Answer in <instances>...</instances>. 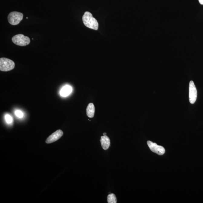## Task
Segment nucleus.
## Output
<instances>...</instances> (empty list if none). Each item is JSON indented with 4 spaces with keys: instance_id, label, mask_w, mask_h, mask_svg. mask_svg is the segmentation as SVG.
<instances>
[{
    "instance_id": "obj_1",
    "label": "nucleus",
    "mask_w": 203,
    "mask_h": 203,
    "mask_svg": "<svg viewBox=\"0 0 203 203\" xmlns=\"http://www.w3.org/2000/svg\"><path fill=\"white\" fill-rule=\"evenodd\" d=\"M83 24L86 27L94 30H97L98 29V23L90 12H85L83 17Z\"/></svg>"
},
{
    "instance_id": "obj_2",
    "label": "nucleus",
    "mask_w": 203,
    "mask_h": 203,
    "mask_svg": "<svg viewBox=\"0 0 203 203\" xmlns=\"http://www.w3.org/2000/svg\"><path fill=\"white\" fill-rule=\"evenodd\" d=\"M15 67V63L9 59L2 58L0 59V70L8 72L12 70Z\"/></svg>"
},
{
    "instance_id": "obj_3",
    "label": "nucleus",
    "mask_w": 203,
    "mask_h": 203,
    "mask_svg": "<svg viewBox=\"0 0 203 203\" xmlns=\"http://www.w3.org/2000/svg\"><path fill=\"white\" fill-rule=\"evenodd\" d=\"M12 40L15 44L20 46H26L30 42V40L28 37L21 34L14 36Z\"/></svg>"
},
{
    "instance_id": "obj_4",
    "label": "nucleus",
    "mask_w": 203,
    "mask_h": 203,
    "mask_svg": "<svg viewBox=\"0 0 203 203\" xmlns=\"http://www.w3.org/2000/svg\"><path fill=\"white\" fill-rule=\"evenodd\" d=\"M23 18V14L16 11L11 12L8 17V22L13 25H16L19 24Z\"/></svg>"
},
{
    "instance_id": "obj_5",
    "label": "nucleus",
    "mask_w": 203,
    "mask_h": 203,
    "mask_svg": "<svg viewBox=\"0 0 203 203\" xmlns=\"http://www.w3.org/2000/svg\"><path fill=\"white\" fill-rule=\"evenodd\" d=\"M147 144L150 149L153 152L159 155H162L165 153V150L163 147L158 145L156 143L150 141H148Z\"/></svg>"
},
{
    "instance_id": "obj_6",
    "label": "nucleus",
    "mask_w": 203,
    "mask_h": 203,
    "mask_svg": "<svg viewBox=\"0 0 203 203\" xmlns=\"http://www.w3.org/2000/svg\"><path fill=\"white\" fill-rule=\"evenodd\" d=\"M197 97V91L193 81H191L189 83V101L191 104H194L196 102Z\"/></svg>"
},
{
    "instance_id": "obj_7",
    "label": "nucleus",
    "mask_w": 203,
    "mask_h": 203,
    "mask_svg": "<svg viewBox=\"0 0 203 203\" xmlns=\"http://www.w3.org/2000/svg\"><path fill=\"white\" fill-rule=\"evenodd\" d=\"M63 135V131L62 130H57L47 138L46 141V143L49 144L55 142L61 138Z\"/></svg>"
},
{
    "instance_id": "obj_8",
    "label": "nucleus",
    "mask_w": 203,
    "mask_h": 203,
    "mask_svg": "<svg viewBox=\"0 0 203 203\" xmlns=\"http://www.w3.org/2000/svg\"><path fill=\"white\" fill-rule=\"evenodd\" d=\"M100 142H101L102 148L104 150H107L110 146V141L109 138L107 136H101Z\"/></svg>"
},
{
    "instance_id": "obj_9",
    "label": "nucleus",
    "mask_w": 203,
    "mask_h": 203,
    "mask_svg": "<svg viewBox=\"0 0 203 203\" xmlns=\"http://www.w3.org/2000/svg\"><path fill=\"white\" fill-rule=\"evenodd\" d=\"M87 114L90 118H93L94 117L95 113V107L93 103H90L88 105L86 109Z\"/></svg>"
},
{
    "instance_id": "obj_10",
    "label": "nucleus",
    "mask_w": 203,
    "mask_h": 203,
    "mask_svg": "<svg viewBox=\"0 0 203 203\" xmlns=\"http://www.w3.org/2000/svg\"><path fill=\"white\" fill-rule=\"evenodd\" d=\"M72 91V88L69 86L64 87L60 91V95L63 97H67L71 93Z\"/></svg>"
},
{
    "instance_id": "obj_11",
    "label": "nucleus",
    "mask_w": 203,
    "mask_h": 203,
    "mask_svg": "<svg viewBox=\"0 0 203 203\" xmlns=\"http://www.w3.org/2000/svg\"><path fill=\"white\" fill-rule=\"evenodd\" d=\"M107 202L108 203H117V199L116 195L113 193L108 195L107 197Z\"/></svg>"
},
{
    "instance_id": "obj_12",
    "label": "nucleus",
    "mask_w": 203,
    "mask_h": 203,
    "mask_svg": "<svg viewBox=\"0 0 203 203\" xmlns=\"http://www.w3.org/2000/svg\"><path fill=\"white\" fill-rule=\"evenodd\" d=\"M5 119L7 123H11L13 121V119L10 115L7 114L5 116Z\"/></svg>"
},
{
    "instance_id": "obj_13",
    "label": "nucleus",
    "mask_w": 203,
    "mask_h": 203,
    "mask_svg": "<svg viewBox=\"0 0 203 203\" xmlns=\"http://www.w3.org/2000/svg\"><path fill=\"white\" fill-rule=\"evenodd\" d=\"M15 114L17 117L19 118H21L23 117V113L21 111L19 110H17L15 111Z\"/></svg>"
},
{
    "instance_id": "obj_14",
    "label": "nucleus",
    "mask_w": 203,
    "mask_h": 203,
    "mask_svg": "<svg viewBox=\"0 0 203 203\" xmlns=\"http://www.w3.org/2000/svg\"><path fill=\"white\" fill-rule=\"evenodd\" d=\"M200 4L201 5H203V0H199Z\"/></svg>"
},
{
    "instance_id": "obj_15",
    "label": "nucleus",
    "mask_w": 203,
    "mask_h": 203,
    "mask_svg": "<svg viewBox=\"0 0 203 203\" xmlns=\"http://www.w3.org/2000/svg\"><path fill=\"white\" fill-rule=\"evenodd\" d=\"M106 133H104L103 134V136H106Z\"/></svg>"
}]
</instances>
